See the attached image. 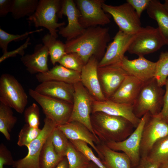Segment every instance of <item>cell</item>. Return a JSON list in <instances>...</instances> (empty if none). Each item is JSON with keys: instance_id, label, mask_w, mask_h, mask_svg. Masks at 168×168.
I'll return each mask as SVG.
<instances>
[{"instance_id": "1", "label": "cell", "mask_w": 168, "mask_h": 168, "mask_svg": "<svg viewBox=\"0 0 168 168\" xmlns=\"http://www.w3.org/2000/svg\"><path fill=\"white\" fill-rule=\"evenodd\" d=\"M108 27L97 26L85 29L76 38L66 40V54H77L86 64L93 56L97 59L104 55L110 39Z\"/></svg>"}, {"instance_id": "2", "label": "cell", "mask_w": 168, "mask_h": 168, "mask_svg": "<svg viewBox=\"0 0 168 168\" xmlns=\"http://www.w3.org/2000/svg\"><path fill=\"white\" fill-rule=\"evenodd\" d=\"M91 120L95 134L105 143L122 141L134 131L132 124L125 119L101 112L91 113Z\"/></svg>"}, {"instance_id": "3", "label": "cell", "mask_w": 168, "mask_h": 168, "mask_svg": "<svg viewBox=\"0 0 168 168\" xmlns=\"http://www.w3.org/2000/svg\"><path fill=\"white\" fill-rule=\"evenodd\" d=\"M165 92L155 78L144 83L133 105L135 115L141 119L147 113L151 116L159 114L163 106Z\"/></svg>"}, {"instance_id": "4", "label": "cell", "mask_w": 168, "mask_h": 168, "mask_svg": "<svg viewBox=\"0 0 168 168\" xmlns=\"http://www.w3.org/2000/svg\"><path fill=\"white\" fill-rule=\"evenodd\" d=\"M60 0H40L35 12L28 17L27 20L36 27H43L47 29L49 33L57 38L58 32L63 27L65 22H58V14L62 5Z\"/></svg>"}, {"instance_id": "5", "label": "cell", "mask_w": 168, "mask_h": 168, "mask_svg": "<svg viewBox=\"0 0 168 168\" xmlns=\"http://www.w3.org/2000/svg\"><path fill=\"white\" fill-rule=\"evenodd\" d=\"M28 101V96L17 80L9 74H2L0 77V102L22 114Z\"/></svg>"}, {"instance_id": "6", "label": "cell", "mask_w": 168, "mask_h": 168, "mask_svg": "<svg viewBox=\"0 0 168 168\" xmlns=\"http://www.w3.org/2000/svg\"><path fill=\"white\" fill-rule=\"evenodd\" d=\"M28 93L41 107L45 117L51 120L57 126L69 122L73 104L41 94L32 89L29 90Z\"/></svg>"}, {"instance_id": "7", "label": "cell", "mask_w": 168, "mask_h": 168, "mask_svg": "<svg viewBox=\"0 0 168 168\" xmlns=\"http://www.w3.org/2000/svg\"><path fill=\"white\" fill-rule=\"evenodd\" d=\"M103 10L110 15L119 30L127 34L135 35L142 27L140 17L132 6L127 2L118 6L103 3Z\"/></svg>"}, {"instance_id": "8", "label": "cell", "mask_w": 168, "mask_h": 168, "mask_svg": "<svg viewBox=\"0 0 168 168\" xmlns=\"http://www.w3.org/2000/svg\"><path fill=\"white\" fill-rule=\"evenodd\" d=\"M166 44L158 28L150 26L142 27L135 35L128 51L138 56L153 53Z\"/></svg>"}, {"instance_id": "9", "label": "cell", "mask_w": 168, "mask_h": 168, "mask_svg": "<svg viewBox=\"0 0 168 168\" xmlns=\"http://www.w3.org/2000/svg\"><path fill=\"white\" fill-rule=\"evenodd\" d=\"M75 2L79 12V22L84 29L104 26L110 22L109 15L102 7L104 0H77Z\"/></svg>"}, {"instance_id": "10", "label": "cell", "mask_w": 168, "mask_h": 168, "mask_svg": "<svg viewBox=\"0 0 168 168\" xmlns=\"http://www.w3.org/2000/svg\"><path fill=\"white\" fill-rule=\"evenodd\" d=\"M73 86L74 92L73 107L69 122H79L85 125L95 135L91 120L92 105L94 99L80 82Z\"/></svg>"}, {"instance_id": "11", "label": "cell", "mask_w": 168, "mask_h": 168, "mask_svg": "<svg viewBox=\"0 0 168 168\" xmlns=\"http://www.w3.org/2000/svg\"><path fill=\"white\" fill-rule=\"evenodd\" d=\"M44 125L39 135L27 147V155L24 158L15 161L14 168H40L39 158L44 145L53 130L57 126L49 119H44Z\"/></svg>"}, {"instance_id": "12", "label": "cell", "mask_w": 168, "mask_h": 168, "mask_svg": "<svg viewBox=\"0 0 168 168\" xmlns=\"http://www.w3.org/2000/svg\"><path fill=\"white\" fill-rule=\"evenodd\" d=\"M147 113L141 118V121L132 133L125 140L119 142L105 143L109 147L116 151H121L129 158L132 168H135L141 158L140 145L143 127L149 116Z\"/></svg>"}, {"instance_id": "13", "label": "cell", "mask_w": 168, "mask_h": 168, "mask_svg": "<svg viewBox=\"0 0 168 168\" xmlns=\"http://www.w3.org/2000/svg\"><path fill=\"white\" fill-rule=\"evenodd\" d=\"M168 135V122L160 114H150L143 127L140 145L141 157L147 156L154 144Z\"/></svg>"}, {"instance_id": "14", "label": "cell", "mask_w": 168, "mask_h": 168, "mask_svg": "<svg viewBox=\"0 0 168 168\" xmlns=\"http://www.w3.org/2000/svg\"><path fill=\"white\" fill-rule=\"evenodd\" d=\"M135 35L126 34L119 30L113 41L108 45L104 55L99 62L98 67L120 63Z\"/></svg>"}, {"instance_id": "15", "label": "cell", "mask_w": 168, "mask_h": 168, "mask_svg": "<svg viewBox=\"0 0 168 168\" xmlns=\"http://www.w3.org/2000/svg\"><path fill=\"white\" fill-rule=\"evenodd\" d=\"M98 74L102 90L107 99L115 92L129 75L120 63L98 67Z\"/></svg>"}, {"instance_id": "16", "label": "cell", "mask_w": 168, "mask_h": 168, "mask_svg": "<svg viewBox=\"0 0 168 168\" xmlns=\"http://www.w3.org/2000/svg\"><path fill=\"white\" fill-rule=\"evenodd\" d=\"M63 15L67 16L68 23L65 27L59 29L58 34L69 40L74 39L85 30L79 21L80 13L75 1L73 0L62 1L61 9L58 13V17L61 18Z\"/></svg>"}, {"instance_id": "17", "label": "cell", "mask_w": 168, "mask_h": 168, "mask_svg": "<svg viewBox=\"0 0 168 168\" xmlns=\"http://www.w3.org/2000/svg\"><path fill=\"white\" fill-rule=\"evenodd\" d=\"M98 63L95 56L89 59L81 72L80 82L94 100L102 101L107 99L103 92L99 79Z\"/></svg>"}, {"instance_id": "18", "label": "cell", "mask_w": 168, "mask_h": 168, "mask_svg": "<svg viewBox=\"0 0 168 168\" xmlns=\"http://www.w3.org/2000/svg\"><path fill=\"white\" fill-rule=\"evenodd\" d=\"M122 68L132 76L145 83L155 78L156 62L148 60L144 56L129 59L124 56L120 63Z\"/></svg>"}, {"instance_id": "19", "label": "cell", "mask_w": 168, "mask_h": 168, "mask_svg": "<svg viewBox=\"0 0 168 168\" xmlns=\"http://www.w3.org/2000/svg\"><path fill=\"white\" fill-rule=\"evenodd\" d=\"M96 112L124 118L129 121L135 128L141 119L134 114L133 105L114 102L108 99L102 101L94 100L92 113Z\"/></svg>"}, {"instance_id": "20", "label": "cell", "mask_w": 168, "mask_h": 168, "mask_svg": "<svg viewBox=\"0 0 168 168\" xmlns=\"http://www.w3.org/2000/svg\"><path fill=\"white\" fill-rule=\"evenodd\" d=\"M70 141L81 140L89 145L96 152L100 153L96 145L100 142L98 138L83 124L76 121L57 126Z\"/></svg>"}, {"instance_id": "21", "label": "cell", "mask_w": 168, "mask_h": 168, "mask_svg": "<svg viewBox=\"0 0 168 168\" xmlns=\"http://www.w3.org/2000/svg\"><path fill=\"white\" fill-rule=\"evenodd\" d=\"M39 93L73 104V85L56 81L40 83L34 89Z\"/></svg>"}, {"instance_id": "22", "label": "cell", "mask_w": 168, "mask_h": 168, "mask_svg": "<svg viewBox=\"0 0 168 168\" xmlns=\"http://www.w3.org/2000/svg\"><path fill=\"white\" fill-rule=\"evenodd\" d=\"M144 83L128 75L120 86L108 99L112 101L133 105Z\"/></svg>"}, {"instance_id": "23", "label": "cell", "mask_w": 168, "mask_h": 168, "mask_svg": "<svg viewBox=\"0 0 168 168\" xmlns=\"http://www.w3.org/2000/svg\"><path fill=\"white\" fill-rule=\"evenodd\" d=\"M49 55L47 47L41 44H37L34 52L21 57V61L31 74L44 73L49 70L48 57Z\"/></svg>"}, {"instance_id": "24", "label": "cell", "mask_w": 168, "mask_h": 168, "mask_svg": "<svg viewBox=\"0 0 168 168\" xmlns=\"http://www.w3.org/2000/svg\"><path fill=\"white\" fill-rule=\"evenodd\" d=\"M81 73L68 68L59 64L44 73L36 74L38 81L42 82L49 81H56L74 85L80 82Z\"/></svg>"}, {"instance_id": "25", "label": "cell", "mask_w": 168, "mask_h": 168, "mask_svg": "<svg viewBox=\"0 0 168 168\" xmlns=\"http://www.w3.org/2000/svg\"><path fill=\"white\" fill-rule=\"evenodd\" d=\"M96 147L98 157L107 168H132L130 160L124 153L114 151L101 142Z\"/></svg>"}, {"instance_id": "26", "label": "cell", "mask_w": 168, "mask_h": 168, "mask_svg": "<svg viewBox=\"0 0 168 168\" xmlns=\"http://www.w3.org/2000/svg\"><path fill=\"white\" fill-rule=\"evenodd\" d=\"M147 12L149 16L157 22L159 31L168 45V10L160 1L151 0Z\"/></svg>"}, {"instance_id": "27", "label": "cell", "mask_w": 168, "mask_h": 168, "mask_svg": "<svg viewBox=\"0 0 168 168\" xmlns=\"http://www.w3.org/2000/svg\"><path fill=\"white\" fill-rule=\"evenodd\" d=\"M42 41L48 50L51 63L55 66L66 54L65 43L57 40L50 33L45 35L42 39Z\"/></svg>"}, {"instance_id": "28", "label": "cell", "mask_w": 168, "mask_h": 168, "mask_svg": "<svg viewBox=\"0 0 168 168\" xmlns=\"http://www.w3.org/2000/svg\"><path fill=\"white\" fill-rule=\"evenodd\" d=\"M51 135L44 143L40 154V168H54L64 157L60 156L56 152Z\"/></svg>"}, {"instance_id": "29", "label": "cell", "mask_w": 168, "mask_h": 168, "mask_svg": "<svg viewBox=\"0 0 168 168\" xmlns=\"http://www.w3.org/2000/svg\"><path fill=\"white\" fill-rule=\"evenodd\" d=\"M17 121L12 108L0 102V132L7 140L11 139L9 132Z\"/></svg>"}, {"instance_id": "30", "label": "cell", "mask_w": 168, "mask_h": 168, "mask_svg": "<svg viewBox=\"0 0 168 168\" xmlns=\"http://www.w3.org/2000/svg\"><path fill=\"white\" fill-rule=\"evenodd\" d=\"M38 0H13L11 13L13 18L18 19L32 15L36 11Z\"/></svg>"}, {"instance_id": "31", "label": "cell", "mask_w": 168, "mask_h": 168, "mask_svg": "<svg viewBox=\"0 0 168 168\" xmlns=\"http://www.w3.org/2000/svg\"><path fill=\"white\" fill-rule=\"evenodd\" d=\"M147 156L152 161L161 164L168 162V135L157 141Z\"/></svg>"}, {"instance_id": "32", "label": "cell", "mask_w": 168, "mask_h": 168, "mask_svg": "<svg viewBox=\"0 0 168 168\" xmlns=\"http://www.w3.org/2000/svg\"><path fill=\"white\" fill-rule=\"evenodd\" d=\"M65 156L67 158L69 168H86L91 162L84 154L75 147L70 142Z\"/></svg>"}, {"instance_id": "33", "label": "cell", "mask_w": 168, "mask_h": 168, "mask_svg": "<svg viewBox=\"0 0 168 168\" xmlns=\"http://www.w3.org/2000/svg\"><path fill=\"white\" fill-rule=\"evenodd\" d=\"M51 137L57 153L62 157L65 156L70 141L64 134L57 126L52 133Z\"/></svg>"}, {"instance_id": "34", "label": "cell", "mask_w": 168, "mask_h": 168, "mask_svg": "<svg viewBox=\"0 0 168 168\" xmlns=\"http://www.w3.org/2000/svg\"><path fill=\"white\" fill-rule=\"evenodd\" d=\"M156 62L155 78L158 85L162 87L165 85L168 77V52L161 53Z\"/></svg>"}, {"instance_id": "35", "label": "cell", "mask_w": 168, "mask_h": 168, "mask_svg": "<svg viewBox=\"0 0 168 168\" xmlns=\"http://www.w3.org/2000/svg\"><path fill=\"white\" fill-rule=\"evenodd\" d=\"M42 129L30 127L25 124L20 131L18 136L17 145L20 147L28 145L40 134Z\"/></svg>"}, {"instance_id": "36", "label": "cell", "mask_w": 168, "mask_h": 168, "mask_svg": "<svg viewBox=\"0 0 168 168\" xmlns=\"http://www.w3.org/2000/svg\"><path fill=\"white\" fill-rule=\"evenodd\" d=\"M42 29L27 31L21 35H14L7 33L0 28V47L2 49L3 53L7 51L8 44L13 41H18L27 39L28 36L34 33L42 31Z\"/></svg>"}, {"instance_id": "37", "label": "cell", "mask_w": 168, "mask_h": 168, "mask_svg": "<svg viewBox=\"0 0 168 168\" xmlns=\"http://www.w3.org/2000/svg\"><path fill=\"white\" fill-rule=\"evenodd\" d=\"M58 63L68 68L80 73L85 64L80 57L74 53L66 54Z\"/></svg>"}, {"instance_id": "38", "label": "cell", "mask_w": 168, "mask_h": 168, "mask_svg": "<svg viewBox=\"0 0 168 168\" xmlns=\"http://www.w3.org/2000/svg\"><path fill=\"white\" fill-rule=\"evenodd\" d=\"M69 141L75 147L84 154L91 161L99 168H107L100 159L95 155L87 143L79 140Z\"/></svg>"}, {"instance_id": "39", "label": "cell", "mask_w": 168, "mask_h": 168, "mask_svg": "<svg viewBox=\"0 0 168 168\" xmlns=\"http://www.w3.org/2000/svg\"><path fill=\"white\" fill-rule=\"evenodd\" d=\"M26 124L31 127L39 128L40 124V109L35 103L26 108L23 112Z\"/></svg>"}, {"instance_id": "40", "label": "cell", "mask_w": 168, "mask_h": 168, "mask_svg": "<svg viewBox=\"0 0 168 168\" xmlns=\"http://www.w3.org/2000/svg\"><path fill=\"white\" fill-rule=\"evenodd\" d=\"M12 155L6 146L3 143L0 145V168H4V165L12 166L14 164Z\"/></svg>"}, {"instance_id": "41", "label": "cell", "mask_w": 168, "mask_h": 168, "mask_svg": "<svg viewBox=\"0 0 168 168\" xmlns=\"http://www.w3.org/2000/svg\"><path fill=\"white\" fill-rule=\"evenodd\" d=\"M30 38L28 37L24 43L18 48L13 50L7 51L4 53L0 58V63H1L5 59L10 57H15L17 54L23 56L25 55V50L30 44Z\"/></svg>"}, {"instance_id": "42", "label": "cell", "mask_w": 168, "mask_h": 168, "mask_svg": "<svg viewBox=\"0 0 168 168\" xmlns=\"http://www.w3.org/2000/svg\"><path fill=\"white\" fill-rule=\"evenodd\" d=\"M150 1L151 0H127L126 2L132 6L140 18L143 12L147 8Z\"/></svg>"}, {"instance_id": "43", "label": "cell", "mask_w": 168, "mask_h": 168, "mask_svg": "<svg viewBox=\"0 0 168 168\" xmlns=\"http://www.w3.org/2000/svg\"><path fill=\"white\" fill-rule=\"evenodd\" d=\"M161 164L152 161L146 156L141 157L135 168H159Z\"/></svg>"}, {"instance_id": "44", "label": "cell", "mask_w": 168, "mask_h": 168, "mask_svg": "<svg viewBox=\"0 0 168 168\" xmlns=\"http://www.w3.org/2000/svg\"><path fill=\"white\" fill-rule=\"evenodd\" d=\"M166 90L163 96V104L160 114L162 117L168 122V77L165 85Z\"/></svg>"}, {"instance_id": "45", "label": "cell", "mask_w": 168, "mask_h": 168, "mask_svg": "<svg viewBox=\"0 0 168 168\" xmlns=\"http://www.w3.org/2000/svg\"><path fill=\"white\" fill-rule=\"evenodd\" d=\"M13 0H0V16L3 17L11 12Z\"/></svg>"}, {"instance_id": "46", "label": "cell", "mask_w": 168, "mask_h": 168, "mask_svg": "<svg viewBox=\"0 0 168 168\" xmlns=\"http://www.w3.org/2000/svg\"><path fill=\"white\" fill-rule=\"evenodd\" d=\"M54 168H69L66 157L64 156Z\"/></svg>"}, {"instance_id": "47", "label": "cell", "mask_w": 168, "mask_h": 168, "mask_svg": "<svg viewBox=\"0 0 168 168\" xmlns=\"http://www.w3.org/2000/svg\"><path fill=\"white\" fill-rule=\"evenodd\" d=\"M86 168H99L93 162L91 161L89 165Z\"/></svg>"}, {"instance_id": "48", "label": "cell", "mask_w": 168, "mask_h": 168, "mask_svg": "<svg viewBox=\"0 0 168 168\" xmlns=\"http://www.w3.org/2000/svg\"><path fill=\"white\" fill-rule=\"evenodd\" d=\"M159 168H168V162L162 164Z\"/></svg>"}, {"instance_id": "49", "label": "cell", "mask_w": 168, "mask_h": 168, "mask_svg": "<svg viewBox=\"0 0 168 168\" xmlns=\"http://www.w3.org/2000/svg\"><path fill=\"white\" fill-rule=\"evenodd\" d=\"M164 7L168 10V0H166L163 3Z\"/></svg>"}]
</instances>
